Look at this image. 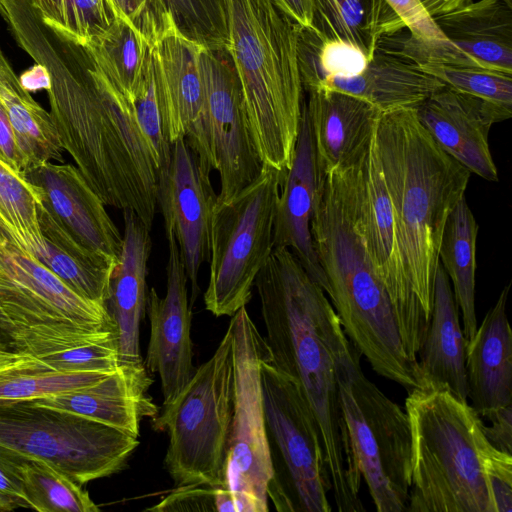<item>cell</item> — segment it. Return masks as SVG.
<instances>
[{"instance_id":"1","label":"cell","mask_w":512,"mask_h":512,"mask_svg":"<svg viewBox=\"0 0 512 512\" xmlns=\"http://www.w3.org/2000/svg\"><path fill=\"white\" fill-rule=\"evenodd\" d=\"M0 16L46 73L50 115L63 150L105 206L131 209L151 229L159 167L132 102L84 45L45 24L30 0H0Z\"/></svg>"},{"instance_id":"2","label":"cell","mask_w":512,"mask_h":512,"mask_svg":"<svg viewBox=\"0 0 512 512\" xmlns=\"http://www.w3.org/2000/svg\"><path fill=\"white\" fill-rule=\"evenodd\" d=\"M254 287L271 361L296 381L317 421L336 509L365 511L336 380V346L345 333L339 317L288 248L272 250Z\"/></svg>"},{"instance_id":"3","label":"cell","mask_w":512,"mask_h":512,"mask_svg":"<svg viewBox=\"0 0 512 512\" xmlns=\"http://www.w3.org/2000/svg\"><path fill=\"white\" fill-rule=\"evenodd\" d=\"M361 160L319 174L311 220L313 245L327 280V295L347 338L374 372L410 391L422 386L417 360L404 346L360 229Z\"/></svg>"},{"instance_id":"4","label":"cell","mask_w":512,"mask_h":512,"mask_svg":"<svg viewBox=\"0 0 512 512\" xmlns=\"http://www.w3.org/2000/svg\"><path fill=\"white\" fill-rule=\"evenodd\" d=\"M374 140L405 273L430 321L441 237L471 172L436 143L414 108L382 112Z\"/></svg>"},{"instance_id":"5","label":"cell","mask_w":512,"mask_h":512,"mask_svg":"<svg viewBox=\"0 0 512 512\" xmlns=\"http://www.w3.org/2000/svg\"><path fill=\"white\" fill-rule=\"evenodd\" d=\"M299 26L272 0H230V44L253 137L264 164L287 171L303 105Z\"/></svg>"},{"instance_id":"6","label":"cell","mask_w":512,"mask_h":512,"mask_svg":"<svg viewBox=\"0 0 512 512\" xmlns=\"http://www.w3.org/2000/svg\"><path fill=\"white\" fill-rule=\"evenodd\" d=\"M411 487L407 512H495L482 466L481 417L445 388L408 391Z\"/></svg>"},{"instance_id":"7","label":"cell","mask_w":512,"mask_h":512,"mask_svg":"<svg viewBox=\"0 0 512 512\" xmlns=\"http://www.w3.org/2000/svg\"><path fill=\"white\" fill-rule=\"evenodd\" d=\"M0 317L13 349L35 356L114 336L103 304L86 299L36 258L0 243Z\"/></svg>"},{"instance_id":"8","label":"cell","mask_w":512,"mask_h":512,"mask_svg":"<svg viewBox=\"0 0 512 512\" xmlns=\"http://www.w3.org/2000/svg\"><path fill=\"white\" fill-rule=\"evenodd\" d=\"M233 395V332L228 324L213 355L152 418L153 429L168 435L164 466L177 487L223 486Z\"/></svg>"},{"instance_id":"9","label":"cell","mask_w":512,"mask_h":512,"mask_svg":"<svg viewBox=\"0 0 512 512\" xmlns=\"http://www.w3.org/2000/svg\"><path fill=\"white\" fill-rule=\"evenodd\" d=\"M360 358L344 333L336 346V380L351 447L376 510L403 512L411 487L409 420L365 376Z\"/></svg>"},{"instance_id":"10","label":"cell","mask_w":512,"mask_h":512,"mask_svg":"<svg viewBox=\"0 0 512 512\" xmlns=\"http://www.w3.org/2000/svg\"><path fill=\"white\" fill-rule=\"evenodd\" d=\"M139 440L82 416L0 401V458L43 461L80 485L121 471Z\"/></svg>"},{"instance_id":"11","label":"cell","mask_w":512,"mask_h":512,"mask_svg":"<svg viewBox=\"0 0 512 512\" xmlns=\"http://www.w3.org/2000/svg\"><path fill=\"white\" fill-rule=\"evenodd\" d=\"M286 171L267 164L260 176L213 209L209 280L205 308L214 316H233L251 300L255 280L274 248L277 202Z\"/></svg>"},{"instance_id":"12","label":"cell","mask_w":512,"mask_h":512,"mask_svg":"<svg viewBox=\"0 0 512 512\" xmlns=\"http://www.w3.org/2000/svg\"><path fill=\"white\" fill-rule=\"evenodd\" d=\"M273 477L268 499L281 512H331V483L317 421L299 385L271 355L261 363Z\"/></svg>"},{"instance_id":"13","label":"cell","mask_w":512,"mask_h":512,"mask_svg":"<svg viewBox=\"0 0 512 512\" xmlns=\"http://www.w3.org/2000/svg\"><path fill=\"white\" fill-rule=\"evenodd\" d=\"M229 324L233 332L234 395L222 488L230 495L235 512H267L273 466L261 363L270 351L246 306L232 316Z\"/></svg>"},{"instance_id":"14","label":"cell","mask_w":512,"mask_h":512,"mask_svg":"<svg viewBox=\"0 0 512 512\" xmlns=\"http://www.w3.org/2000/svg\"><path fill=\"white\" fill-rule=\"evenodd\" d=\"M204 89L199 119L185 139L200 162L220 178L217 201H227L254 182L264 162L251 130L240 79L228 50L200 48Z\"/></svg>"},{"instance_id":"15","label":"cell","mask_w":512,"mask_h":512,"mask_svg":"<svg viewBox=\"0 0 512 512\" xmlns=\"http://www.w3.org/2000/svg\"><path fill=\"white\" fill-rule=\"evenodd\" d=\"M358 219L369 256L389 295L404 346L417 360L430 321L405 273L374 134L360 164Z\"/></svg>"},{"instance_id":"16","label":"cell","mask_w":512,"mask_h":512,"mask_svg":"<svg viewBox=\"0 0 512 512\" xmlns=\"http://www.w3.org/2000/svg\"><path fill=\"white\" fill-rule=\"evenodd\" d=\"M205 167L185 137L172 143L167 169L158 177V206L165 231L173 233L190 283L192 308L200 287L199 270L210 256V226L217 195Z\"/></svg>"},{"instance_id":"17","label":"cell","mask_w":512,"mask_h":512,"mask_svg":"<svg viewBox=\"0 0 512 512\" xmlns=\"http://www.w3.org/2000/svg\"><path fill=\"white\" fill-rule=\"evenodd\" d=\"M165 233L168 241L167 288L164 297L151 288L146 298L150 338L144 362L147 370L160 377L162 407L177 398L196 371L188 279L175 237L170 231Z\"/></svg>"},{"instance_id":"18","label":"cell","mask_w":512,"mask_h":512,"mask_svg":"<svg viewBox=\"0 0 512 512\" xmlns=\"http://www.w3.org/2000/svg\"><path fill=\"white\" fill-rule=\"evenodd\" d=\"M24 177L35 189L39 204L70 239L117 262L123 236L76 166L46 162Z\"/></svg>"},{"instance_id":"19","label":"cell","mask_w":512,"mask_h":512,"mask_svg":"<svg viewBox=\"0 0 512 512\" xmlns=\"http://www.w3.org/2000/svg\"><path fill=\"white\" fill-rule=\"evenodd\" d=\"M421 125L460 164L485 180L497 181L498 170L489 147V131L509 119L512 110L447 85L414 108Z\"/></svg>"},{"instance_id":"20","label":"cell","mask_w":512,"mask_h":512,"mask_svg":"<svg viewBox=\"0 0 512 512\" xmlns=\"http://www.w3.org/2000/svg\"><path fill=\"white\" fill-rule=\"evenodd\" d=\"M304 101L319 174L357 164L367 152L381 111L356 96L317 88Z\"/></svg>"},{"instance_id":"21","label":"cell","mask_w":512,"mask_h":512,"mask_svg":"<svg viewBox=\"0 0 512 512\" xmlns=\"http://www.w3.org/2000/svg\"><path fill=\"white\" fill-rule=\"evenodd\" d=\"M318 179L311 126L303 104L293 160L286 171L277 202L273 245L274 248H288L327 294V280L319 265L311 234Z\"/></svg>"},{"instance_id":"22","label":"cell","mask_w":512,"mask_h":512,"mask_svg":"<svg viewBox=\"0 0 512 512\" xmlns=\"http://www.w3.org/2000/svg\"><path fill=\"white\" fill-rule=\"evenodd\" d=\"M123 212L124 234L119 259L108 282L104 307L114 325L120 364H143L140 324L146 307V277L151 253L150 229L131 209Z\"/></svg>"},{"instance_id":"23","label":"cell","mask_w":512,"mask_h":512,"mask_svg":"<svg viewBox=\"0 0 512 512\" xmlns=\"http://www.w3.org/2000/svg\"><path fill=\"white\" fill-rule=\"evenodd\" d=\"M152 379L145 364H120L118 369L84 388L33 400L36 404L73 413L140 436V423L160 408L148 394Z\"/></svg>"},{"instance_id":"24","label":"cell","mask_w":512,"mask_h":512,"mask_svg":"<svg viewBox=\"0 0 512 512\" xmlns=\"http://www.w3.org/2000/svg\"><path fill=\"white\" fill-rule=\"evenodd\" d=\"M509 290L510 283L466 343L468 398L480 417L512 405V331L506 313Z\"/></svg>"},{"instance_id":"25","label":"cell","mask_w":512,"mask_h":512,"mask_svg":"<svg viewBox=\"0 0 512 512\" xmlns=\"http://www.w3.org/2000/svg\"><path fill=\"white\" fill-rule=\"evenodd\" d=\"M466 343L450 280L439 262L430 323L417 354L422 388H445L467 400Z\"/></svg>"},{"instance_id":"26","label":"cell","mask_w":512,"mask_h":512,"mask_svg":"<svg viewBox=\"0 0 512 512\" xmlns=\"http://www.w3.org/2000/svg\"><path fill=\"white\" fill-rule=\"evenodd\" d=\"M445 86L415 63L376 51L365 69L352 77H329L317 88H327L361 98L381 112L415 108ZM312 90V89H311Z\"/></svg>"},{"instance_id":"27","label":"cell","mask_w":512,"mask_h":512,"mask_svg":"<svg viewBox=\"0 0 512 512\" xmlns=\"http://www.w3.org/2000/svg\"><path fill=\"white\" fill-rule=\"evenodd\" d=\"M445 37L486 69L512 74V6L478 0L434 18Z\"/></svg>"},{"instance_id":"28","label":"cell","mask_w":512,"mask_h":512,"mask_svg":"<svg viewBox=\"0 0 512 512\" xmlns=\"http://www.w3.org/2000/svg\"><path fill=\"white\" fill-rule=\"evenodd\" d=\"M154 47L159 65L170 142L185 137L199 119L204 89L198 66V47L176 33Z\"/></svg>"},{"instance_id":"29","label":"cell","mask_w":512,"mask_h":512,"mask_svg":"<svg viewBox=\"0 0 512 512\" xmlns=\"http://www.w3.org/2000/svg\"><path fill=\"white\" fill-rule=\"evenodd\" d=\"M0 100L16 136L24 173L46 162L63 163V148L50 113L22 85L1 47Z\"/></svg>"},{"instance_id":"30","label":"cell","mask_w":512,"mask_h":512,"mask_svg":"<svg viewBox=\"0 0 512 512\" xmlns=\"http://www.w3.org/2000/svg\"><path fill=\"white\" fill-rule=\"evenodd\" d=\"M311 28L322 38L357 46L370 60L379 41L405 25L386 0H313Z\"/></svg>"},{"instance_id":"31","label":"cell","mask_w":512,"mask_h":512,"mask_svg":"<svg viewBox=\"0 0 512 512\" xmlns=\"http://www.w3.org/2000/svg\"><path fill=\"white\" fill-rule=\"evenodd\" d=\"M45 248L35 258L80 296L101 303L116 262L90 252L70 239L38 203Z\"/></svg>"},{"instance_id":"32","label":"cell","mask_w":512,"mask_h":512,"mask_svg":"<svg viewBox=\"0 0 512 512\" xmlns=\"http://www.w3.org/2000/svg\"><path fill=\"white\" fill-rule=\"evenodd\" d=\"M479 226L465 196L446 221L439 246V261L452 282L453 295L462 313L463 334L468 341L477 330L475 312L476 240Z\"/></svg>"},{"instance_id":"33","label":"cell","mask_w":512,"mask_h":512,"mask_svg":"<svg viewBox=\"0 0 512 512\" xmlns=\"http://www.w3.org/2000/svg\"><path fill=\"white\" fill-rule=\"evenodd\" d=\"M110 374L61 372L38 356L0 348V401L35 400L73 391L91 386Z\"/></svg>"},{"instance_id":"34","label":"cell","mask_w":512,"mask_h":512,"mask_svg":"<svg viewBox=\"0 0 512 512\" xmlns=\"http://www.w3.org/2000/svg\"><path fill=\"white\" fill-rule=\"evenodd\" d=\"M84 46L113 86L132 102L153 46L122 18Z\"/></svg>"},{"instance_id":"35","label":"cell","mask_w":512,"mask_h":512,"mask_svg":"<svg viewBox=\"0 0 512 512\" xmlns=\"http://www.w3.org/2000/svg\"><path fill=\"white\" fill-rule=\"evenodd\" d=\"M0 467L18 478L30 509L39 512L100 511L83 485L43 461L0 458Z\"/></svg>"},{"instance_id":"36","label":"cell","mask_w":512,"mask_h":512,"mask_svg":"<svg viewBox=\"0 0 512 512\" xmlns=\"http://www.w3.org/2000/svg\"><path fill=\"white\" fill-rule=\"evenodd\" d=\"M39 197L24 175L0 159V243L34 258L45 248L38 217Z\"/></svg>"},{"instance_id":"37","label":"cell","mask_w":512,"mask_h":512,"mask_svg":"<svg viewBox=\"0 0 512 512\" xmlns=\"http://www.w3.org/2000/svg\"><path fill=\"white\" fill-rule=\"evenodd\" d=\"M297 57L303 88L315 89L329 77L360 74L369 59L357 46L343 40L320 37L311 27H300Z\"/></svg>"},{"instance_id":"38","label":"cell","mask_w":512,"mask_h":512,"mask_svg":"<svg viewBox=\"0 0 512 512\" xmlns=\"http://www.w3.org/2000/svg\"><path fill=\"white\" fill-rule=\"evenodd\" d=\"M175 33L208 49L230 44V0H161Z\"/></svg>"},{"instance_id":"39","label":"cell","mask_w":512,"mask_h":512,"mask_svg":"<svg viewBox=\"0 0 512 512\" xmlns=\"http://www.w3.org/2000/svg\"><path fill=\"white\" fill-rule=\"evenodd\" d=\"M45 24L81 45L106 32L118 15L109 0H30Z\"/></svg>"},{"instance_id":"40","label":"cell","mask_w":512,"mask_h":512,"mask_svg":"<svg viewBox=\"0 0 512 512\" xmlns=\"http://www.w3.org/2000/svg\"><path fill=\"white\" fill-rule=\"evenodd\" d=\"M132 104L139 127L154 153L161 173L169 165L172 143L167 131L163 86L154 47Z\"/></svg>"},{"instance_id":"41","label":"cell","mask_w":512,"mask_h":512,"mask_svg":"<svg viewBox=\"0 0 512 512\" xmlns=\"http://www.w3.org/2000/svg\"><path fill=\"white\" fill-rule=\"evenodd\" d=\"M419 67L449 87L512 110V74L460 65Z\"/></svg>"},{"instance_id":"42","label":"cell","mask_w":512,"mask_h":512,"mask_svg":"<svg viewBox=\"0 0 512 512\" xmlns=\"http://www.w3.org/2000/svg\"><path fill=\"white\" fill-rule=\"evenodd\" d=\"M38 357L61 372L112 373L120 365L115 336Z\"/></svg>"},{"instance_id":"43","label":"cell","mask_w":512,"mask_h":512,"mask_svg":"<svg viewBox=\"0 0 512 512\" xmlns=\"http://www.w3.org/2000/svg\"><path fill=\"white\" fill-rule=\"evenodd\" d=\"M119 18L131 25L151 46L175 33L161 0H109Z\"/></svg>"},{"instance_id":"44","label":"cell","mask_w":512,"mask_h":512,"mask_svg":"<svg viewBox=\"0 0 512 512\" xmlns=\"http://www.w3.org/2000/svg\"><path fill=\"white\" fill-rule=\"evenodd\" d=\"M482 466L495 512L512 511V454L487 443Z\"/></svg>"},{"instance_id":"45","label":"cell","mask_w":512,"mask_h":512,"mask_svg":"<svg viewBox=\"0 0 512 512\" xmlns=\"http://www.w3.org/2000/svg\"><path fill=\"white\" fill-rule=\"evenodd\" d=\"M403 21L411 37L433 47L452 48L453 45L437 26L420 0H386Z\"/></svg>"},{"instance_id":"46","label":"cell","mask_w":512,"mask_h":512,"mask_svg":"<svg viewBox=\"0 0 512 512\" xmlns=\"http://www.w3.org/2000/svg\"><path fill=\"white\" fill-rule=\"evenodd\" d=\"M149 511H217L215 504V487L183 486L163 498Z\"/></svg>"},{"instance_id":"47","label":"cell","mask_w":512,"mask_h":512,"mask_svg":"<svg viewBox=\"0 0 512 512\" xmlns=\"http://www.w3.org/2000/svg\"><path fill=\"white\" fill-rule=\"evenodd\" d=\"M481 418L488 419L492 424L483 427L488 441L497 449L512 454V405L490 410Z\"/></svg>"},{"instance_id":"48","label":"cell","mask_w":512,"mask_h":512,"mask_svg":"<svg viewBox=\"0 0 512 512\" xmlns=\"http://www.w3.org/2000/svg\"><path fill=\"white\" fill-rule=\"evenodd\" d=\"M0 159L14 171L24 175L23 160L17 145L16 136L7 111L0 100Z\"/></svg>"},{"instance_id":"49","label":"cell","mask_w":512,"mask_h":512,"mask_svg":"<svg viewBox=\"0 0 512 512\" xmlns=\"http://www.w3.org/2000/svg\"><path fill=\"white\" fill-rule=\"evenodd\" d=\"M300 27H312L313 0H272Z\"/></svg>"},{"instance_id":"50","label":"cell","mask_w":512,"mask_h":512,"mask_svg":"<svg viewBox=\"0 0 512 512\" xmlns=\"http://www.w3.org/2000/svg\"><path fill=\"white\" fill-rule=\"evenodd\" d=\"M0 494L9 498L17 508H29L23 487L12 473L0 467Z\"/></svg>"},{"instance_id":"51","label":"cell","mask_w":512,"mask_h":512,"mask_svg":"<svg viewBox=\"0 0 512 512\" xmlns=\"http://www.w3.org/2000/svg\"><path fill=\"white\" fill-rule=\"evenodd\" d=\"M431 17L435 18L460 8L472 0H420Z\"/></svg>"},{"instance_id":"52","label":"cell","mask_w":512,"mask_h":512,"mask_svg":"<svg viewBox=\"0 0 512 512\" xmlns=\"http://www.w3.org/2000/svg\"><path fill=\"white\" fill-rule=\"evenodd\" d=\"M0 348L13 349V344L0 317Z\"/></svg>"},{"instance_id":"53","label":"cell","mask_w":512,"mask_h":512,"mask_svg":"<svg viewBox=\"0 0 512 512\" xmlns=\"http://www.w3.org/2000/svg\"><path fill=\"white\" fill-rule=\"evenodd\" d=\"M17 509L13 501L0 494V512H8Z\"/></svg>"}]
</instances>
